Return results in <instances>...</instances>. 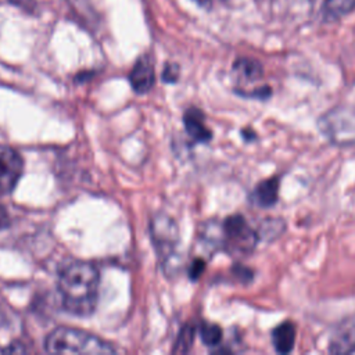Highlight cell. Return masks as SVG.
<instances>
[{"mask_svg":"<svg viewBox=\"0 0 355 355\" xmlns=\"http://www.w3.org/2000/svg\"><path fill=\"white\" fill-rule=\"evenodd\" d=\"M58 293L62 308L76 316L94 312L98 298V269L86 261H71L58 272Z\"/></svg>","mask_w":355,"mask_h":355,"instance_id":"obj_1","label":"cell"},{"mask_svg":"<svg viewBox=\"0 0 355 355\" xmlns=\"http://www.w3.org/2000/svg\"><path fill=\"white\" fill-rule=\"evenodd\" d=\"M44 348L50 354H114L115 348L103 338L75 327H57L46 341Z\"/></svg>","mask_w":355,"mask_h":355,"instance_id":"obj_2","label":"cell"},{"mask_svg":"<svg viewBox=\"0 0 355 355\" xmlns=\"http://www.w3.org/2000/svg\"><path fill=\"white\" fill-rule=\"evenodd\" d=\"M318 128L333 144H355V107L338 105L329 110L319 118Z\"/></svg>","mask_w":355,"mask_h":355,"instance_id":"obj_3","label":"cell"},{"mask_svg":"<svg viewBox=\"0 0 355 355\" xmlns=\"http://www.w3.org/2000/svg\"><path fill=\"white\" fill-rule=\"evenodd\" d=\"M223 248L233 255H250L259 241L255 232L243 215H230L222 223Z\"/></svg>","mask_w":355,"mask_h":355,"instance_id":"obj_4","label":"cell"},{"mask_svg":"<svg viewBox=\"0 0 355 355\" xmlns=\"http://www.w3.org/2000/svg\"><path fill=\"white\" fill-rule=\"evenodd\" d=\"M150 234L162 263L166 265L168 262H172L179 239L175 220L165 214L155 215L150 222Z\"/></svg>","mask_w":355,"mask_h":355,"instance_id":"obj_5","label":"cell"},{"mask_svg":"<svg viewBox=\"0 0 355 355\" xmlns=\"http://www.w3.org/2000/svg\"><path fill=\"white\" fill-rule=\"evenodd\" d=\"M24 172L22 157L10 146L0 144V196L8 194L17 186Z\"/></svg>","mask_w":355,"mask_h":355,"instance_id":"obj_6","label":"cell"},{"mask_svg":"<svg viewBox=\"0 0 355 355\" xmlns=\"http://www.w3.org/2000/svg\"><path fill=\"white\" fill-rule=\"evenodd\" d=\"M129 82L132 89L139 94L147 93L153 87L155 82V72L154 64L148 55H143L135 62L129 73Z\"/></svg>","mask_w":355,"mask_h":355,"instance_id":"obj_7","label":"cell"},{"mask_svg":"<svg viewBox=\"0 0 355 355\" xmlns=\"http://www.w3.org/2000/svg\"><path fill=\"white\" fill-rule=\"evenodd\" d=\"M329 351L333 354L355 351V320H345L334 330L329 343Z\"/></svg>","mask_w":355,"mask_h":355,"instance_id":"obj_8","label":"cell"},{"mask_svg":"<svg viewBox=\"0 0 355 355\" xmlns=\"http://www.w3.org/2000/svg\"><path fill=\"white\" fill-rule=\"evenodd\" d=\"M279 187H280L279 176L265 179L254 187L252 193L250 194V201L259 208H270L277 202Z\"/></svg>","mask_w":355,"mask_h":355,"instance_id":"obj_9","label":"cell"},{"mask_svg":"<svg viewBox=\"0 0 355 355\" xmlns=\"http://www.w3.org/2000/svg\"><path fill=\"white\" fill-rule=\"evenodd\" d=\"M232 71H233L234 79L237 82V86L234 89H240L248 83H252V82L261 79L263 75V68H262L261 62H258L254 58H248V57L237 58L233 64Z\"/></svg>","mask_w":355,"mask_h":355,"instance_id":"obj_10","label":"cell"},{"mask_svg":"<svg viewBox=\"0 0 355 355\" xmlns=\"http://www.w3.org/2000/svg\"><path fill=\"white\" fill-rule=\"evenodd\" d=\"M183 123L187 135L197 143H208L212 132L205 125L204 114L198 108H189L183 115Z\"/></svg>","mask_w":355,"mask_h":355,"instance_id":"obj_11","label":"cell"},{"mask_svg":"<svg viewBox=\"0 0 355 355\" xmlns=\"http://www.w3.org/2000/svg\"><path fill=\"white\" fill-rule=\"evenodd\" d=\"M295 343V324L284 320L272 330V344L279 354H288L293 351Z\"/></svg>","mask_w":355,"mask_h":355,"instance_id":"obj_12","label":"cell"},{"mask_svg":"<svg viewBox=\"0 0 355 355\" xmlns=\"http://www.w3.org/2000/svg\"><path fill=\"white\" fill-rule=\"evenodd\" d=\"M355 10V0H324L322 15L327 21L338 19Z\"/></svg>","mask_w":355,"mask_h":355,"instance_id":"obj_13","label":"cell"},{"mask_svg":"<svg viewBox=\"0 0 355 355\" xmlns=\"http://www.w3.org/2000/svg\"><path fill=\"white\" fill-rule=\"evenodd\" d=\"M284 230H286V223L283 219L266 218L262 220V223L259 226L258 236H259V240L272 241V240L277 239Z\"/></svg>","mask_w":355,"mask_h":355,"instance_id":"obj_14","label":"cell"},{"mask_svg":"<svg viewBox=\"0 0 355 355\" xmlns=\"http://www.w3.org/2000/svg\"><path fill=\"white\" fill-rule=\"evenodd\" d=\"M201 341L208 347H216L222 341V329L215 323L204 322L200 326Z\"/></svg>","mask_w":355,"mask_h":355,"instance_id":"obj_15","label":"cell"},{"mask_svg":"<svg viewBox=\"0 0 355 355\" xmlns=\"http://www.w3.org/2000/svg\"><path fill=\"white\" fill-rule=\"evenodd\" d=\"M194 334H196V329L191 324H186L180 330L172 352H175V354H184V352L190 351V348L193 345V341H194Z\"/></svg>","mask_w":355,"mask_h":355,"instance_id":"obj_16","label":"cell"},{"mask_svg":"<svg viewBox=\"0 0 355 355\" xmlns=\"http://www.w3.org/2000/svg\"><path fill=\"white\" fill-rule=\"evenodd\" d=\"M239 96L245 97V98H258V100H266L272 96V90L269 86H259L257 89H251V90H245L239 93Z\"/></svg>","mask_w":355,"mask_h":355,"instance_id":"obj_17","label":"cell"},{"mask_svg":"<svg viewBox=\"0 0 355 355\" xmlns=\"http://www.w3.org/2000/svg\"><path fill=\"white\" fill-rule=\"evenodd\" d=\"M233 273H234L236 277H237L240 282H243V283L251 282V280H252V276H254L252 270L248 269V268H245V266H243V265H234Z\"/></svg>","mask_w":355,"mask_h":355,"instance_id":"obj_18","label":"cell"},{"mask_svg":"<svg viewBox=\"0 0 355 355\" xmlns=\"http://www.w3.org/2000/svg\"><path fill=\"white\" fill-rule=\"evenodd\" d=\"M204 269H205V262H204L201 258L194 259L193 263H191V266H190V269H189V276H190V279H191V280H197V279L202 275Z\"/></svg>","mask_w":355,"mask_h":355,"instance_id":"obj_19","label":"cell"},{"mask_svg":"<svg viewBox=\"0 0 355 355\" xmlns=\"http://www.w3.org/2000/svg\"><path fill=\"white\" fill-rule=\"evenodd\" d=\"M178 78H179V67H178V64H168L164 68L162 79L165 82H176Z\"/></svg>","mask_w":355,"mask_h":355,"instance_id":"obj_20","label":"cell"},{"mask_svg":"<svg viewBox=\"0 0 355 355\" xmlns=\"http://www.w3.org/2000/svg\"><path fill=\"white\" fill-rule=\"evenodd\" d=\"M8 1L26 12H33L37 6V0H8Z\"/></svg>","mask_w":355,"mask_h":355,"instance_id":"obj_21","label":"cell"},{"mask_svg":"<svg viewBox=\"0 0 355 355\" xmlns=\"http://www.w3.org/2000/svg\"><path fill=\"white\" fill-rule=\"evenodd\" d=\"M10 225V216L4 205L0 204V230L6 229Z\"/></svg>","mask_w":355,"mask_h":355,"instance_id":"obj_22","label":"cell"},{"mask_svg":"<svg viewBox=\"0 0 355 355\" xmlns=\"http://www.w3.org/2000/svg\"><path fill=\"white\" fill-rule=\"evenodd\" d=\"M241 136H243V139H244L245 141H251V140H254V139L257 137L255 132H252V130H250V129H243V130H241Z\"/></svg>","mask_w":355,"mask_h":355,"instance_id":"obj_23","label":"cell"},{"mask_svg":"<svg viewBox=\"0 0 355 355\" xmlns=\"http://www.w3.org/2000/svg\"><path fill=\"white\" fill-rule=\"evenodd\" d=\"M197 1H201V3H204V1H205V0H197Z\"/></svg>","mask_w":355,"mask_h":355,"instance_id":"obj_24","label":"cell"}]
</instances>
